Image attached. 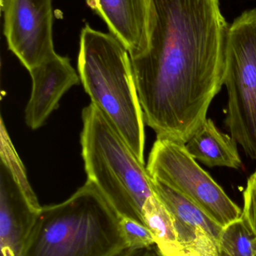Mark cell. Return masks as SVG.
<instances>
[{"mask_svg": "<svg viewBox=\"0 0 256 256\" xmlns=\"http://www.w3.org/2000/svg\"><path fill=\"white\" fill-rule=\"evenodd\" d=\"M228 24L219 0H149L147 50L130 57L145 124L186 144L224 85Z\"/></svg>", "mask_w": 256, "mask_h": 256, "instance_id": "obj_1", "label": "cell"}, {"mask_svg": "<svg viewBox=\"0 0 256 256\" xmlns=\"http://www.w3.org/2000/svg\"><path fill=\"white\" fill-rule=\"evenodd\" d=\"M128 249L120 216L90 180L36 214L24 256H118Z\"/></svg>", "mask_w": 256, "mask_h": 256, "instance_id": "obj_2", "label": "cell"}, {"mask_svg": "<svg viewBox=\"0 0 256 256\" xmlns=\"http://www.w3.org/2000/svg\"><path fill=\"white\" fill-rule=\"evenodd\" d=\"M78 70L92 104L105 114L145 164V121L126 48L111 33L86 24L80 38Z\"/></svg>", "mask_w": 256, "mask_h": 256, "instance_id": "obj_3", "label": "cell"}, {"mask_svg": "<svg viewBox=\"0 0 256 256\" xmlns=\"http://www.w3.org/2000/svg\"><path fill=\"white\" fill-rule=\"evenodd\" d=\"M82 120L81 154L87 180L103 194L119 216L144 225V208L155 196L147 167L94 105L90 104L83 110Z\"/></svg>", "mask_w": 256, "mask_h": 256, "instance_id": "obj_4", "label": "cell"}, {"mask_svg": "<svg viewBox=\"0 0 256 256\" xmlns=\"http://www.w3.org/2000/svg\"><path fill=\"white\" fill-rule=\"evenodd\" d=\"M224 85L228 131L246 156L256 160V8L243 12L228 28Z\"/></svg>", "mask_w": 256, "mask_h": 256, "instance_id": "obj_5", "label": "cell"}, {"mask_svg": "<svg viewBox=\"0 0 256 256\" xmlns=\"http://www.w3.org/2000/svg\"><path fill=\"white\" fill-rule=\"evenodd\" d=\"M147 168L152 178L190 200L222 228L241 218V209L198 165L184 143L156 138Z\"/></svg>", "mask_w": 256, "mask_h": 256, "instance_id": "obj_6", "label": "cell"}, {"mask_svg": "<svg viewBox=\"0 0 256 256\" xmlns=\"http://www.w3.org/2000/svg\"><path fill=\"white\" fill-rule=\"evenodd\" d=\"M9 49L28 70L56 54L51 0H3Z\"/></svg>", "mask_w": 256, "mask_h": 256, "instance_id": "obj_7", "label": "cell"}, {"mask_svg": "<svg viewBox=\"0 0 256 256\" xmlns=\"http://www.w3.org/2000/svg\"><path fill=\"white\" fill-rule=\"evenodd\" d=\"M41 208L25 170L0 160L1 256H24L26 242Z\"/></svg>", "mask_w": 256, "mask_h": 256, "instance_id": "obj_8", "label": "cell"}, {"mask_svg": "<svg viewBox=\"0 0 256 256\" xmlns=\"http://www.w3.org/2000/svg\"><path fill=\"white\" fill-rule=\"evenodd\" d=\"M153 182L155 194L174 216L186 255L219 256L218 242L223 228L177 191L159 180L153 179Z\"/></svg>", "mask_w": 256, "mask_h": 256, "instance_id": "obj_9", "label": "cell"}, {"mask_svg": "<svg viewBox=\"0 0 256 256\" xmlns=\"http://www.w3.org/2000/svg\"><path fill=\"white\" fill-rule=\"evenodd\" d=\"M33 82L31 96L25 109V122L30 129L42 127L59 106L63 94L81 78L68 57L57 54L29 70Z\"/></svg>", "mask_w": 256, "mask_h": 256, "instance_id": "obj_10", "label": "cell"}, {"mask_svg": "<svg viewBox=\"0 0 256 256\" xmlns=\"http://www.w3.org/2000/svg\"><path fill=\"white\" fill-rule=\"evenodd\" d=\"M105 21L110 33L126 48L130 57L148 46L149 0H87Z\"/></svg>", "mask_w": 256, "mask_h": 256, "instance_id": "obj_11", "label": "cell"}, {"mask_svg": "<svg viewBox=\"0 0 256 256\" xmlns=\"http://www.w3.org/2000/svg\"><path fill=\"white\" fill-rule=\"evenodd\" d=\"M237 142L207 118L185 144L191 156L204 165L240 170L243 167Z\"/></svg>", "mask_w": 256, "mask_h": 256, "instance_id": "obj_12", "label": "cell"}, {"mask_svg": "<svg viewBox=\"0 0 256 256\" xmlns=\"http://www.w3.org/2000/svg\"><path fill=\"white\" fill-rule=\"evenodd\" d=\"M143 224L153 234L161 255L187 256L180 244L174 216L156 194L144 208Z\"/></svg>", "mask_w": 256, "mask_h": 256, "instance_id": "obj_13", "label": "cell"}, {"mask_svg": "<svg viewBox=\"0 0 256 256\" xmlns=\"http://www.w3.org/2000/svg\"><path fill=\"white\" fill-rule=\"evenodd\" d=\"M219 256H256V237L240 219L222 228L218 242Z\"/></svg>", "mask_w": 256, "mask_h": 256, "instance_id": "obj_14", "label": "cell"}, {"mask_svg": "<svg viewBox=\"0 0 256 256\" xmlns=\"http://www.w3.org/2000/svg\"><path fill=\"white\" fill-rule=\"evenodd\" d=\"M120 224L128 248L140 249L155 245L153 234L145 226L126 216H120Z\"/></svg>", "mask_w": 256, "mask_h": 256, "instance_id": "obj_15", "label": "cell"}, {"mask_svg": "<svg viewBox=\"0 0 256 256\" xmlns=\"http://www.w3.org/2000/svg\"><path fill=\"white\" fill-rule=\"evenodd\" d=\"M241 218L256 237V170L248 178L243 192Z\"/></svg>", "mask_w": 256, "mask_h": 256, "instance_id": "obj_16", "label": "cell"}, {"mask_svg": "<svg viewBox=\"0 0 256 256\" xmlns=\"http://www.w3.org/2000/svg\"><path fill=\"white\" fill-rule=\"evenodd\" d=\"M118 256H162L158 250L156 245L140 249L128 248Z\"/></svg>", "mask_w": 256, "mask_h": 256, "instance_id": "obj_17", "label": "cell"}]
</instances>
